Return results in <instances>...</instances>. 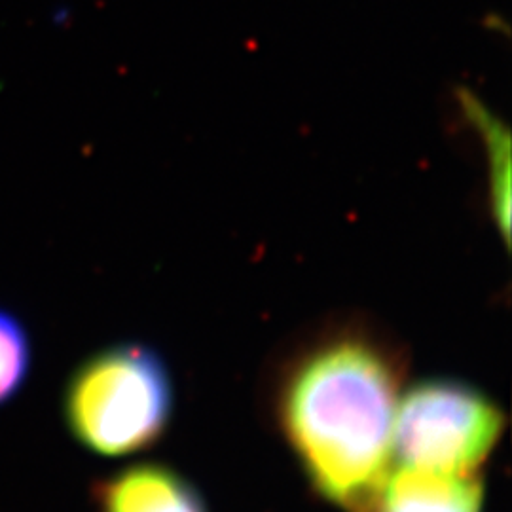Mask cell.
Masks as SVG:
<instances>
[{
  "mask_svg": "<svg viewBox=\"0 0 512 512\" xmlns=\"http://www.w3.org/2000/svg\"><path fill=\"white\" fill-rule=\"evenodd\" d=\"M507 429V414L480 387L423 378L403 391L393 423L399 465L450 475H482Z\"/></svg>",
  "mask_w": 512,
  "mask_h": 512,
  "instance_id": "3957f363",
  "label": "cell"
},
{
  "mask_svg": "<svg viewBox=\"0 0 512 512\" xmlns=\"http://www.w3.org/2000/svg\"><path fill=\"white\" fill-rule=\"evenodd\" d=\"M92 499L97 512H209L196 484L158 461L131 463L99 478Z\"/></svg>",
  "mask_w": 512,
  "mask_h": 512,
  "instance_id": "277c9868",
  "label": "cell"
},
{
  "mask_svg": "<svg viewBox=\"0 0 512 512\" xmlns=\"http://www.w3.org/2000/svg\"><path fill=\"white\" fill-rule=\"evenodd\" d=\"M482 475H450L399 465L389 469L366 512H484Z\"/></svg>",
  "mask_w": 512,
  "mask_h": 512,
  "instance_id": "5b68a950",
  "label": "cell"
},
{
  "mask_svg": "<svg viewBox=\"0 0 512 512\" xmlns=\"http://www.w3.org/2000/svg\"><path fill=\"white\" fill-rule=\"evenodd\" d=\"M461 105L465 114L471 118L475 129L480 131L482 141L488 150L490 160V192L492 209L501 238L509 245L511 234V135L507 126L494 112L486 109L476 97L463 93Z\"/></svg>",
  "mask_w": 512,
  "mask_h": 512,
  "instance_id": "8992f818",
  "label": "cell"
},
{
  "mask_svg": "<svg viewBox=\"0 0 512 512\" xmlns=\"http://www.w3.org/2000/svg\"><path fill=\"white\" fill-rule=\"evenodd\" d=\"M33 361L35 348L25 321L18 313L0 308V408L25 389Z\"/></svg>",
  "mask_w": 512,
  "mask_h": 512,
  "instance_id": "52a82bcc",
  "label": "cell"
},
{
  "mask_svg": "<svg viewBox=\"0 0 512 512\" xmlns=\"http://www.w3.org/2000/svg\"><path fill=\"white\" fill-rule=\"evenodd\" d=\"M406 376L403 344L355 315L311 330L275 366V429L311 490L334 509L368 511L391 469Z\"/></svg>",
  "mask_w": 512,
  "mask_h": 512,
  "instance_id": "6da1fadb",
  "label": "cell"
},
{
  "mask_svg": "<svg viewBox=\"0 0 512 512\" xmlns=\"http://www.w3.org/2000/svg\"><path fill=\"white\" fill-rule=\"evenodd\" d=\"M175 382L147 344L116 342L74 366L61 416L74 442L101 458H126L164 440L175 416Z\"/></svg>",
  "mask_w": 512,
  "mask_h": 512,
  "instance_id": "7a4b0ae2",
  "label": "cell"
}]
</instances>
